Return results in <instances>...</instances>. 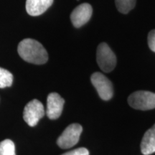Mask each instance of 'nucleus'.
Here are the masks:
<instances>
[{
    "label": "nucleus",
    "instance_id": "nucleus-1",
    "mask_svg": "<svg viewBox=\"0 0 155 155\" xmlns=\"http://www.w3.org/2000/svg\"><path fill=\"white\" fill-rule=\"evenodd\" d=\"M19 56L30 63L42 65L48 61V54L43 45L33 39H25L17 48Z\"/></svg>",
    "mask_w": 155,
    "mask_h": 155
},
{
    "label": "nucleus",
    "instance_id": "nucleus-2",
    "mask_svg": "<svg viewBox=\"0 0 155 155\" xmlns=\"http://www.w3.org/2000/svg\"><path fill=\"white\" fill-rule=\"evenodd\" d=\"M128 103L133 108L147 111L155 108V94L146 91L134 92L128 98Z\"/></svg>",
    "mask_w": 155,
    "mask_h": 155
},
{
    "label": "nucleus",
    "instance_id": "nucleus-3",
    "mask_svg": "<svg viewBox=\"0 0 155 155\" xmlns=\"http://www.w3.org/2000/svg\"><path fill=\"white\" fill-rule=\"evenodd\" d=\"M96 61L104 72H111L116 65V57L106 42H101L97 48Z\"/></svg>",
    "mask_w": 155,
    "mask_h": 155
},
{
    "label": "nucleus",
    "instance_id": "nucleus-4",
    "mask_svg": "<svg viewBox=\"0 0 155 155\" xmlns=\"http://www.w3.org/2000/svg\"><path fill=\"white\" fill-rule=\"evenodd\" d=\"M83 128L79 124H72L58 137L57 144L61 149H69L78 142Z\"/></svg>",
    "mask_w": 155,
    "mask_h": 155
},
{
    "label": "nucleus",
    "instance_id": "nucleus-5",
    "mask_svg": "<svg viewBox=\"0 0 155 155\" xmlns=\"http://www.w3.org/2000/svg\"><path fill=\"white\" fill-rule=\"evenodd\" d=\"M45 111L40 101L33 99L25 106L23 111V119L30 127H35L43 117Z\"/></svg>",
    "mask_w": 155,
    "mask_h": 155
},
{
    "label": "nucleus",
    "instance_id": "nucleus-6",
    "mask_svg": "<svg viewBox=\"0 0 155 155\" xmlns=\"http://www.w3.org/2000/svg\"><path fill=\"white\" fill-rule=\"evenodd\" d=\"M91 81L101 99L104 101L111 99L114 96V88L112 83L108 78L102 73L96 72L91 75Z\"/></svg>",
    "mask_w": 155,
    "mask_h": 155
},
{
    "label": "nucleus",
    "instance_id": "nucleus-7",
    "mask_svg": "<svg viewBox=\"0 0 155 155\" xmlns=\"http://www.w3.org/2000/svg\"><path fill=\"white\" fill-rule=\"evenodd\" d=\"M93 14L91 5L88 3L81 4L72 12L71 15V19L73 26L79 28L86 25L90 20Z\"/></svg>",
    "mask_w": 155,
    "mask_h": 155
},
{
    "label": "nucleus",
    "instance_id": "nucleus-8",
    "mask_svg": "<svg viewBox=\"0 0 155 155\" xmlns=\"http://www.w3.org/2000/svg\"><path fill=\"white\" fill-rule=\"evenodd\" d=\"M65 101L57 93H51L47 99L46 114L50 119H57L63 112Z\"/></svg>",
    "mask_w": 155,
    "mask_h": 155
},
{
    "label": "nucleus",
    "instance_id": "nucleus-9",
    "mask_svg": "<svg viewBox=\"0 0 155 155\" xmlns=\"http://www.w3.org/2000/svg\"><path fill=\"white\" fill-rule=\"evenodd\" d=\"M53 0H27L26 10L30 16H38L53 5Z\"/></svg>",
    "mask_w": 155,
    "mask_h": 155
},
{
    "label": "nucleus",
    "instance_id": "nucleus-10",
    "mask_svg": "<svg viewBox=\"0 0 155 155\" xmlns=\"http://www.w3.org/2000/svg\"><path fill=\"white\" fill-rule=\"evenodd\" d=\"M141 151L144 155L155 152V124L145 132L141 142Z\"/></svg>",
    "mask_w": 155,
    "mask_h": 155
},
{
    "label": "nucleus",
    "instance_id": "nucleus-11",
    "mask_svg": "<svg viewBox=\"0 0 155 155\" xmlns=\"http://www.w3.org/2000/svg\"><path fill=\"white\" fill-rule=\"evenodd\" d=\"M137 0H115L116 8L122 14H128L134 8Z\"/></svg>",
    "mask_w": 155,
    "mask_h": 155
},
{
    "label": "nucleus",
    "instance_id": "nucleus-12",
    "mask_svg": "<svg viewBox=\"0 0 155 155\" xmlns=\"http://www.w3.org/2000/svg\"><path fill=\"white\" fill-rule=\"evenodd\" d=\"M0 155H16L14 142L10 139H5L0 142Z\"/></svg>",
    "mask_w": 155,
    "mask_h": 155
},
{
    "label": "nucleus",
    "instance_id": "nucleus-13",
    "mask_svg": "<svg viewBox=\"0 0 155 155\" xmlns=\"http://www.w3.org/2000/svg\"><path fill=\"white\" fill-rule=\"evenodd\" d=\"M13 75L7 70L0 68V88H4L12 86Z\"/></svg>",
    "mask_w": 155,
    "mask_h": 155
},
{
    "label": "nucleus",
    "instance_id": "nucleus-14",
    "mask_svg": "<svg viewBox=\"0 0 155 155\" xmlns=\"http://www.w3.org/2000/svg\"><path fill=\"white\" fill-rule=\"evenodd\" d=\"M62 155H89V152L87 149L81 147V148H78L74 150L70 151Z\"/></svg>",
    "mask_w": 155,
    "mask_h": 155
},
{
    "label": "nucleus",
    "instance_id": "nucleus-15",
    "mask_svg": "<svg viewBox=\"0 0 155 155\" xmlns=\"http://www.w3.org/2000/svg\"><path fill=\"white\" fill-rule=\"evenodd\" d=\"M148 45L150 50L155 53V30L151 31L148 35Z\"/></svg>",
    "mask_w": 155,
    "mask_h": 155
}]
</instances>
